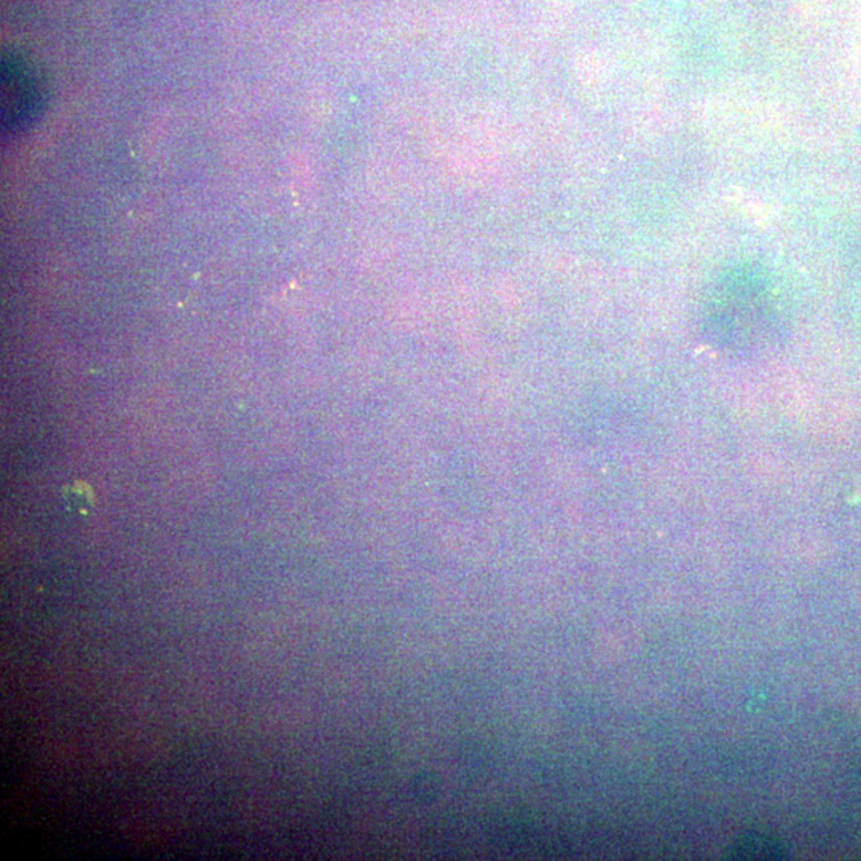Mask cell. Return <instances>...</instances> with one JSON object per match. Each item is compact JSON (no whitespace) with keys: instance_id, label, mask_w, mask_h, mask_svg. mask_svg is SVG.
<instances>
[{"instance_id":"3","label":"cell","mask_w":861,"mask_h":861,"mask_svg":"<svg viewBox=\"0 0 861 861\" xmlns=\"http://www.w3.org/2000/svg\"><path fill=\"white\" fill-rule=\"evenodd\" d=\"M61 498H63L68 511L79 514V516H86L95 506V495H93L92 488L81 480L68 484L61 491Z\"/></svg>"},{"instance_id":"2","label":"cell","mask_w":861,"mask_h":861,"mask_svg":"<svg viewBox=\"0 0 861 861\" xmlns=\"http://www.w3.org/2000/svg\"><path fill=\"white\" fill-rule=\"evenodd\" d=\"M730 855L736 859H777L784 850L765 834H747L734 844Z\"/></svg>"},{"instance_id":"1","label":"cell","mask_w":861,"mask_h":861,"mask_svg":"<svg viewBox=\"0 0 861 861\" xmlns=\"http://www.w3.org/2000/svg\"><path fill=\"white\" fill-rule=\"evenodd\" d=\"M45 103L42 75L20 56L2 60V122L9 132L31 125Z\"/></svg>"}]
</instances>
